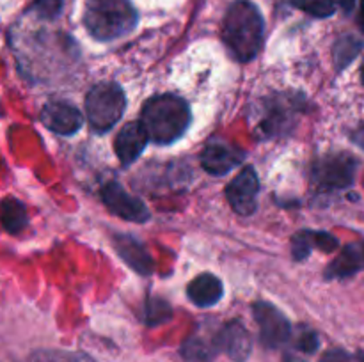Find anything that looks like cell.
<instances>
[{"mask_svg":"<svg viewBox=\"0 0 364 362\" xmlns=\"http://www.w3.org/2000/svg\"><path fill=\"white\" fill-rule=\"evenodd\" d=\"M137 11L130 0H87L84 25L98 41H114L132 32L137 25Z\"/></svg>","mask_w":364,"mask_h":362,"instance_id":"3957f363","label":"cell"},{"mask_svg":"<svg viewBox=\"0 0 364 362\" xmlns=\"http://www.w3.org/2000/svg\"><path fill=\"white\" fill-rule=\"evenodd\" d=\"M291 110H297V105L295 102L288 103L287 99L281 98L270 106L269 116L263 121L262 128L265 131V135L269 137H274V135H283L288 128L291 126Z\"/></svg>","mask_w":364,"mask_h":362,"instance_id":"9a60e30c","label":"cell"},{"mask_svg":"<svg viewBox=\"0 0 364 362\" xmlns=\"http://www.w3.org/2000/svg\"><path fill=\"white\" fill-rule=\"evenodd\" d=\"M39 119L50 131L57 135H64V137L75 135L84 124V117H82L80 110L71 105V103L63 102V99H52V102L46 103L43 106Z\"/></svg>","mask_w":364,"mask_h":362,"instance_id":"9c48e42d","label":"cell"},{"mask_svg":"<svg viewBox=\"0 0 364 362\" xmlns=\"http://www.w3.org/2000/svg\"><path fill=\"white\" fill-rule=\"evenodd\" d=\"M127 96L114 82L96 84L85 96V116L98 133H107L123 117Z\"/></svg>","mask_w":364,"mask_h":362,"instance_id":"277c9868","label":"cell"},{"mask_svg":"<svg viewBox=\"0 0 364 362\" xmlns=\"http://www.w3.org/2000/svg\"><path fill=\"white\" fill-rule=\"evenodd\" d=\"M322 362H364V355L359 353L358 357H354L343 350H331L323 355Z\"/></svg>","mask_w":364,"mask_h":362,"instance_id":"4316f807","label":"cell"},{"mask_svg":"<svg viewBox=\"0 0 364 362\" xmlns=\"http://www.w3.org/2000/svg\"><path fill=\"white\" fill-rule=\"evenodd\" d=\"M336 2L340 4L341 9H343L345 13H350V11L354 9V6H355V0H336Z\"/></svg>","mask_w":364,"mask_h":362,"instance_id":"f1b7e54d","label":"cell"},{"mask_svg":"<svg viewBox=\"0 0 364 362\" xmlns=\"http://www.w3.org/2000/svg\"><path fill=\"white\" fill-rule=\"evenodd\" d=\"M320 346V339L313 330H304L297 339V348L304 353H315Z\"/></svg>","mask_w":364,"mask_h":362,"instance_id":"d4e9b609","label":"cell"},{"mask_svg":"<svg viewBox=\"0 0 364 362\" xmlns=\"http://www.w3.org/2000/svg\"><path fill=\"white\" fill-rule=\"evenodd\" d=\"M284 362H308V361H304V358L297 357V355L294 353H287L284 355Z\"/></svg>","mask_w":364,"mask_h":362,"instance_id":"f546056e","label":"cell"},{"mask_svg":"<svg viewBox=\"0 0 364 362\" xmlns=\"http://www.w3.org/2000/svg\"><path fill=\"white\" fill-rule=\"evenodd\" d=\"M187 295L192 304L198 307H212L223 298L224 286L219 277L213 273H201L191 280Z\"/></svg>","mask_w":364,"mask_h":362,"instance_id":"5bb4252c","label":"cell"},{"mask_svg":"<svg viewBox=\"0 0 364 362\" xmlns=\"http://www.w3.org/2000/svg\"><path fill=\"white\" fill-rule=\"evenodd\" d=\"M217 346L228 355L233 362H245L252 351V339L244 323L233 322L226 323L217 336Z\"/></svg>","mask_w":364,"mask_h":362,"instance_id":"8fae6325","label":"cell"},{"mask_svg":"<svg viewBox=\"0 0 364 362\" xmlns=\"http://www.w3.org/2000/svg\"><path fill=\"white\" fill-rule=\"evenodd\" d=\"M32 11L43 20H53L63 11V0H36Z\"/></svg>","mask_w":364,"mask_h":362,"instance_id":"cb8c5ba5","label":"cell"},{"mask_svg":"<svg viewBox=\"0 0 364 362\" xmlns=\"http://www.w3.org/2000/svg\"><path fill=\"white\" fill-rule=\"evenodd\" d=\"M259 180L252 167H244L226 187V197L238 215H252L258 208Z\"/></svg>","mask_w":364,"mask_h":362,"instance_id":"ba28073f","label":"cell"},{"mask_svg":"<svg viewBox=\"0 0 364 362\" xmlns=\"http://www.w3.org/2000/svg\"><path fill=\"white\" fill-rule=\"evenodd\" d=\"M352 142L364 151V124H361V126H358L352 131Z\"/></svg>","mask_w":364,"mask_h":362,"instance_id":"83f0119b","label":"cell"},{"mask_svg":"<svg viewBox=\"0 0 364 362\" xmlns=\"http://www.w3.org/2000/svg\"><path fill=\"white\" fill-rule=\"evenodd\" d=\"M363 259H364V247H363Z\"/></svg>","mask_w":364,"mask_h":362,"instance_id":"d6a6232c","label":"cell"},{"mask_svg":"<svg viewBox=\"0 0 364 362\" xmlns=\"http://www.w3.org/2000/svg\"><path fill=\"white\" fill-rule=\"evenodd\" d=\"M252 314L259 327V339L269 350L284 346L291 337V325L287 316L269 302H256L252 305Z\"/></svg>","mask_w":364,"mask_h":362,"instance_id":"8992f818","label":"cell"},{"mask_svg":"<svg viewBox=\"0 0 364 362\" xmlns=\"http://www.w3.org/2000/svg\"><path fill=\"white\" fill-rule=\"evenodd\" d=\"M363 50V41H359L355 35H343L336 41L334 45V64H336L338 71L345 70L355 57L359 55V52Z\"/></svg>","mask_w":364,"mask_h":362,"instance_id":"ac0fdd59","label":"cell"},{"mask_svg":"<svg viewBox=\"0 0 364 362\" xmlns=\"http://www.w3.org/2000/svg\"><path fill=\"white\" fill-rule=\"evenodd\" d=\"M315 247L323 252H334L338 248V240L329 233L315 231Z\"/></svg>","mask_w":364,"mask_h":362,"instance_id":"484cf974","label":"cell"},{"mask_svg":"<svg viewBox=\"0 0 364 362\" xmlns=\"http://www.w3.org/2000/svg\"><path fill=\"white\" fill-rule=\"evenodd\" d=\"M315 248V231H299L291 238V252H294V259L302 261L311 254Z\"/></svg>","mask_w":364,"mask_h":362,"instance_id":"603a6c76","label":"cell"},{"mask_svg":"<svg viewBox=\"0 0 364 362\" xmlns=\"http://www.w3.org/2000/svg\"><path fill=\"white\" fill-rule=\"evenodd\" d=\"M191 106L176 94H159L142 106L141 124L149 141L166 146L176 142L191 124Z\"/></svg>","mask_w":364,"mask_h":362,"instance_id":"7a4b0ae2","label":"cell"},{"mask_svg":"<svg viewBox=\"0 0 364 362\" xmlns=\"http://www.w3.org/2000/svg\"><path fill=\"white\" fill-rule=\"evenodd\" d=\"M148 142L149 137L146 133L144 126L141 123L132 121V123L124 124L119 133H117L116 141H114V151H116L119 162L124 167H128L141 156Z\"/></svg>","mask_w":364,"mask_h":362,"instance_id":"7c38bea8","label":"cell"},{"mask_svg":"<svg viewBox=\"0 0 364 362\" xmlns=\"http://www.w3.org/2000/svg\"><path fill=\"white\" fill-rule=\"evenodd\" d=\"M359 27L364 32V0H361V11H359Z\"/></svg>","mask_w":364,"mask_h":362,"instance_id":"4dcf8cb0","label":"cell"},{"mask_svg":"<svg viewBox=\"0 0 364 362\" xmlns=\"http://www.w3.org/2000/svg\"><path fill=\"white\" fill-rule=\"evenodd\" d=\"M361 259L363 254L355 245H348L343 251L338 254V258L327 268L326 277L327 279H345V277H352L361 270Z\"/></svg>","mask_w":364,"mask_h":362,"instance_id":"2e32d148","label":"cell"},{"mask_svg":"<svg viewBox=\"0 0 364 362\" xmlns=\"http://www.w3.org/2000/svg\"><path fill=\"white\" fill-rule=\"evenodd\" d=\"M265 21L258 7L249 0H237L224 16L223 38L228 50L238 62H249L263 45Z\"/></svg>","mask_w":364,"mask_h":362,"instance_id":"6da1fadb","label":"cell"},{"mask_svg":"<svg viewBox=\"0 0 364 362\" xmlns=\"http://www.w3.org/2000/svg\"><path fill=\"white\" fill-rule=\"evenodd\" d=\"M244 160V151L226 144V142H210L201 153V165L212 176H224Z\"/></svg>","mask_w":364,"mask_h":362,"instance_id":"30bf717a","label":"cell"},{"mask_svg":"<svg viewBox=\"0 0 364 362\" xmlns=\"http://www.w3.org/2000/svg\"><path fill=\"white\" fill-rule=\"evenodd\" d=\"M297 9L311 14L315 18H329L336 13L334 0H290Z\"/></svg>","mask_w":364,"mask_h":362,"instance_id":"7402d4cb","label":"cell"},{"mask_svg":"<svg viewBox=\"0 0 364 362\" xmlns=\"http://www.w3.org/2000/svg\"><path fill=\"white\" fill-rule=\"evenodd\" d=\"M100 195H102L103 204L109 208V212L117 215L119 219L142 224L146 220H149V216H151L149 215L148 206L139 197H134V195L128 194L116 181H110V183L103 185L102 190H100Z\"/></svg>","mask_w":364,"mask_h":362,"instance_id":"52a82bcc","label":"cell"},{"mask_svg":"<svg viewBox=\"0 0 364 362\" xmlns=\"http://www.w3.org/2000/svg\"><path fill=\"white\" fill-rule=\"evenodd\" d=\"M112 241L119 258L134 272L141 273V275H151L153 270H155V261L137 238L130 236V234H116Z\"/></svg>","mask_w":364,"mask_h":362,"instance_id":"4fadbf2b","label":"cell"},{"mask_svg":"<svg viewBox=\"0 0 364 362\" xmlns=\"http://www.w3.org/2000/svg\"><path fill=\"white\" fill-rule=\"evenodd\" d=\"M171 316H173V309L171 305L167 304L166 300L162 298H156L151 297L148 298V302L144 304L142 307V322L149 327H155V325H162V323L169 322Z\"/></svg>","mask_w":364,"mask_h":362,"instance_id":"d6986e66","label":"cell"},{"mask_svg":"<svg viewBox=\"0 0 364 362\" xmlns=\"http://www.w3.org/2000/svg\"><path fill=\"white\" fill-rule=\"evenodd\" d=\"M361 82H363V85H364V62H363V66H361Z\"/></svg>","mask_w":364,"mask_h":362,"instance_id":"1f68e13d","label":"cell"},{"mask_svg":"<svg viewBox=\"0 0 364 362\" xmlns=\"http://www.w3.org/2000/svg\"><path fill=\"white\" fill-rule=\"evenodd\" d=\"M358 162L347 153H331L313 165L311 177L322 190H343L354 183Z\"/></svg>","mask_w":364,"mask_h":362,"instance_id":"5b68a950","label":"cell"},{"mask_svg":"<svg viewBox=\"0 0 364 362\" xmlns=\"http://www.w3.org/2000/svg\"><path fill=\"white\" fill-rule=\"evenodd\" d=\"M181 357L187 362H213L212 350L199 337H188L180 348Z\"/></svg>","mask_w":364,"mask_h":362,"instance_id":"44dd1931","label":"cell"},{"mask_svg":"<svg viewBox=\"0 0 364 362\" xmlns=\"http://www.w3.org/2000/svg\"><path fill=\"white\" fill-rule=\"evenodd\" d=\"M27 362H96L84 351L68 350H38L28 357Z\"/></svg>","mask_w":364,"mask_h":362,"instance_id":"ffe728a7","label":"cell"},{"mask_svg":"<svg viewBox=\"0 0 364 362\" xmlns=\"http://www.w3.org/2000/svg\"><path fill=\"white\" fill-rule=\"evenodd\" d=\"M0 224L11 234H18L27 226V209L23 202L14 197H6L0 202Z\"/></svg>","mask_w":364,"mask_h":362,"instance_id":"e0dca14e","label":"cell"}]
</instances>
